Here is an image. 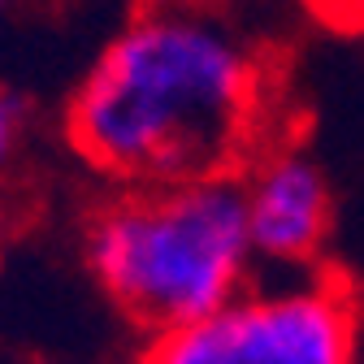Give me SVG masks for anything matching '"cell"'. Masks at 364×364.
<instances>
[{"mask_svg":"<svg viewBox=\"0 0 364 364\" xmlns=\"http://www.w3.org/2000/svg\"><path fill=\"white\" fill-rule=\"evenodd\" d=\"M260 100L264 70L221 18L152 5L117 31L74 91L70 144L126 187L230 173Z\"/></svg>","mask_w":364,"mask_h":364,"instance_id":"cell-1","label":"cell"},{"mask_svg":"<svg viewBox=\"0 0 364 364\" xmlns=\"http://www.w3.org/2000/svg\"><path fill=\"white\" fill-rule=\"evenodd\" d=\"M82 252L105 295L144 330L200 321L243 295L256 269L243 178L126 187L91 213Z\"/></svg>","mask_w":364,"mask_h":364,"instance_id":"cell-2","label":"cell"},{"mask_svg":"<svg viewBox=\"0 0 364 364\" xmlns=\"http://www.w3.org/2000/svg\"><path fill=\"white\" fill-rule=\"evenodd\" d=\"M139 364H360V304L321 273L247 287L200 321L152 334Z\"/></svg>","mask_w":364,"mask_h":364,"instance_id":"cell-3","label":"cell"},{"mask_svg":"<svg viewBox=\"0 0 364 364\" xmlns=\"http://www.w3.org/2000/svg\"><path fill=\"white\" fill-rule=\"evenodd\" d=\"M243 204H247V239L256 264L304 269L316 260L330 235V182L308 152L299 148H273L247 178H243Z\"/></svg>","mask_w":364,"mask_h":364,"instance_id":"cell-4","label":"cell"},{"mask_svg":"<svg viewBox=\"0 0 364 364\" xmlns=\"http://www.w3.org/2000/svg\"><path fill=\"white\" fill-rule=\"evenodd\" d=\"M22 134H26V105H22V96L0 87V169L22 148Z\"/></svg>","mask_w":364,"mask_h":364,"instance_id":"cell-5","label":"cell"},{"mask_svg":"<svg viewBox=\"0 0 364 364\" xmlns=\"http://www.w3.org/2000/svg\"><path fill=\"white\" fill-rule=\"evenodd\" d=\"M156 5H173V9H204L213 0H156Z\"/></svg>","mask_w":364,"mask_h":364,"instance_id":"cell-6","label":"cell"},{"mask_svg":"<svg viewBox=\"0 0 364 364\" xmlns=\"http://www.w3.org/2000/svg\"><path fill=\"white\" fill-rule=\"evenodd\" d=\"M0 5H9V0H0Z\"/></svg>","mask_w":364,"mask_h":364,"instance_id":"cell-7","label":"cell"}]
</instances>
